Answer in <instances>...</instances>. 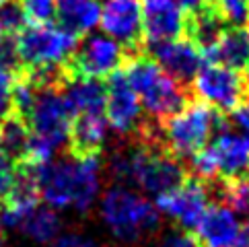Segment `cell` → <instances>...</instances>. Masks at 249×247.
I'll use <instances>...</instances> for the list:
<instances>
[{"mask_svg":"<svg viewBox=\"0 0 249 247\" xmlns=\"http://www.w3.org/2000/svg\"><path fill=\"white\" fill-rule=\"evenodd\" d=\"M37 185L50 208L72 206L78 212H89L101 188L99 159H52L37 165Z\"/></svg>","mask_w":249,"mask_h":247,"instance_id":"6da1fadb","label":"cell"},{"mask_svg":"<svg viewBox=\"0 0 249 247\" xmlns=\"http://www.w3.org/2000/svg\"><path fill=\"white\" fill-rule=\"evenodd\" d=\"M124 66V74L138 95L150 122L163 124L188 105V91L183 85L173 81L150 54L142 52L134 58H128Z\"/></svg>","mask_w":249,"mask_h":247,"instance_id":"7a4b0ae2","label":"cell"},{"mask_svg":"<svg viewBox=\"0 0 249 247\" xmlns=\"http://www.w3.org/2000/svg\"><path fill=\"white\" fill-rule=\"evenodd\" d=\"M222 130H227L222 113L202 101H194L173 118L159 124V142L167 153L183 161L206 148L212 134Z\"/></svg>","mask_w":249,"mask_h":247,"instance_id":"3957f363","label":"cell"},{"mask_svg":"<svg viewBox=\"0 0 249 247\" xmlns=\"http://www.w3.org/2000/svg\"><path fill=\"white\" fill-rule=\"evenodd\" d=\"M101 218L115 239L122 243H138L153 237L161 229V212L146 198L124 185H115L101 198Z\"/></svg>","mask_w":249,"mask_h":247,"instance_id":"277c9868","label":"cell"},{"mask_svg":"<svg viewBox=\"0 0 249 247\" xmlns=\"http://www.w3.org/2000/svg\"><path fill=\"white\" fill-rule=\"evenodd\" d=\"M128 167H130V183L150 194L163 196L177 190L188 179V169L183 163L171 153H167L159 140H140L132 146H126Z\"/></svg>","mask_w":249,"mask_h":247,"instance_id":"5b68a950","label":"cell"},{"mask_svg":"<svg viewBox=\"0 0 249 247\" xmlns=\"http://www.w3.org/2000/svg\"><path fill=\"white\" fill-rule=\"evenodd\" d=\"M78 37L54 25H25L15 35L21 68L60 66L74 52Z\"/></svg>","mask_w":249,"mask_h":247,"instance_id":"8992f818","label":"cell"},{"mask_svg":"<svg viewBox=\"0 0 249 247\" xmlns=\"http://www.w3.org/2000/svg\"><path fill=\"white\" fill-rule=\"evenodd\" d=\"M126 64V52L107 35H87L74 52L62 62L64 81L70 78H105Z\"/></svg>","mask_w":249,"mask_h":247,"instance_id":"52a82bcc","label":"cell"},{"mask_svg":"<svg viewBox=\"0 0 249 247\" xmlns=\"http://www.w3.org/2000/svg\"><path fill=\"white\" fill-rule=\"evenodd\" d=\"M192 91L198 101L210 105L216 111L233 113L245 101L247 85L235 70L220 64H204L192 81Z\"/></svg>","mask_w":249,"mask_h":247,"instance_id":"ba28073f","label":"cell"},{"mask_svg":"<svg viewBox=\"0 0 249 247\" xmlns=\"http://www.w3.org/2000/svg\"><path fill=\"white\" fill-rule=\"evenodd\" d=\"M99 23L105 35L126 52V60L142 54L146 46L142 33V0H103Z\"/></svg>","mask_w":249,"mask_h":247,"instance_id":"9c48e42d","label":"cell"},{"mask_svg":"<svg viewBox=\"0 0 249 247\" xmlns=\"http://www.w3.org/2000/svg\"><path fill=\"white\" fill-rule=\"evenodd\" d=\"M208 183L188 177L179 188L157 198V210L175 220L183 231H194L208 210Z\"/></svg>","mask_w":249,"mask_h":247,"instance_id":"30bf717a","label":"cell"},{"mask_svg":"<svg viewBox=\"0 0 249 247\" xmlns=\"http://www.w3.org/2000/svg\"><path fill=\"white\" fill-rule=\"evenodd\" d=\"M107 124L122 136H138L144 124L138 95L130 87L124 70H115L107 76V99H105Z\"/></svg>","mask_w":249,"mask_h":247,"instance_id":"8fae6325","label":"cell"},{"mask_svg":"<svg viewBox=\"0 0 249 247\" xmlns=\"http://www.w3.org/2000/svg\"><path fill=\"white\" fill-rule=\"evenodd\" d=\"M148 48H150V56L155 58L157 64L179 85L192 83L196 74L200 72V68L204 66L202 50L188 37L155 43V46Z\"/></svg>","mask_w":249,"mask_h":247,"instance_id":"7c38bea8","label":"cell"},{"mask_svg":"<svg viewBox=\"0 0 249 247\" xmlns=\"http://www.w3.org/2000/svg\"><path fill=\"white\" fill-rule=\"evenodd\" d=\"M142 33L146 46L179 39L185 33V13L177 0H142Z\"/></svg>","mask_w":249,"mask_h":247,"instance_id":"4fadbf2b","label":"cell"},{"mask_svg":"<svg viewBox=\"0 0 249 247\" xmlns=\"http://www.w3.org/2000/svg\"><path fill=\"white\" fill-rule=\"evenodd\" d=\"M241 223L239 216L225 204H212L194 229V241L198 247H237Z\"/></svg>","mask_w":249,"mask_h":247,"instance_id":"5bb4252c","label":"cell"},{"mask_svg":"<svg viewBox=\"0 0 249 247\" xmlns=\"http://www.w3.org/2000/svg\"><path fill=\"white\" fill-rule=\"evenodd\" d=\"M214 159L216 171L220 179L243 177L249 171V136L237 132L222 130L206 146Z\"/></svg>","mask_w":249,"mask_h":247,"instance_id":"9a60e30c","label":"cell"},{"mask_svg":"<svg viewBox=\"0 0 249 247\" xmlns=\"http://www.w3.org/2000/svg\"><path fill=\"white\" fill-rule=\"evenodd\" d=\"M107 140V118L103 113L74 116L68 132V151L74 159H97Z\"/></svg>","mask_w":249,"mask_h":247,"instance_id":"2e32d148","label":"cell"},{"mask_svg":"<svg viewBox=\"0 0 249 247\" xmlns=\"http://www.w3.org/2000/svg\"><path fill=\"white\" fill-rule=\"evenodd\" d=\"M210 64H220L231 70L249 66V27H225L210 48L202 52Z\"/></svg>","mask_w":249,"mask_h":247,"instance_id":"e0dca14e","label":"cell"},{"mask_svg":"<svg viewBox=\"0 0 249 247\" xmlns=\"http://www.w3.org/2000/svg\"><path fill=\"white\" fill-rule=\"evenodd\" d=\"M2 223L13 229H19L25 237H29L31 241L41 243V245L54 243L58 239V233L62 227V220L56 214V210L50 206H41V204H37L35 208L27 210V212H23L19 216L2 214Z\"/></svg>","mask_w":249,"mask_h":247,"instance_id":"ac0fdd59","label":"cell"},{"mask_svg":"<svg viewBox=\"0 0 249 247\" xmlns=\"http://www.w3.org/2000/svg\"><path fill=\"white\" fill-rule=\"evenodd\" d=\"M62 95L72 116L103 113L107 99V83L103 78H70L62 85Z\"/></svg>","mask_w":249,"mask_h":247,"instance_id":"d6986e66","label":"cell"},{"mask_svg":"<svg viewBox=\"0 0 249 247\" xmlns=\"http://www.w3.org/2000/svg\"><path fill=\"white\" fill-rule=\"evenodd\" d=\"M56 17L62 29L87 35L101 21V0H56Z\"/></svg>","mask_w":249,"mask_h":247,"instance_id":"ffe728a7","label":"cell"},{"mask_svg":"<svg viewBox=\"0 0 249 247\" xmlns=\"http://www.w3.org/2000/svg\"><path fill=\"white\" fill-rule=\"evenodd\" d=\"M29 140L31 132L19 116H13L4 122V126L0 128V151H2L11 161L23 163L29 155Z\"/></svg>","mask_w":249,"mask_h":247,"instance_id":"44dd1931","label":"cell"},{"mask_svg":"<svg viewBox=\"0 0 249 247\" xmlns=\"http://www.w3.org/2000/svg\"><path fill=\"white\" fill-rule=\"evenodd\" d=\"M218 202L229 206L237 216H249V179L245 175L235 179H222L218 185Z\"/></svg>","mask_w":249,"mask_h":247,"instance_id":"7402d4cb","label":"cell"},{"mask_svg":"<svg viewBox=\"0 0 249 247\" xmlns=\"http://www.w3.org/2000/svg\"><path fill=\"white\" fill-rule=\"evenodd\" d=\"M25 25H27V19L23 15L19 0H6L4 4H0V35L15 37Z\"/></svg>","mask_w":249,"mask_h":247,"instance_id":"603a6c76","label":"cell"},{"mask_svg":"<svg viewBox=\"0 0 249 247\" xmlns=\"http://www.w3.org/2000/svg\"><path fill=\"white\" fill-rule=\"evenodd\" d=\"M27 25H50L56 17V0H19Z\"/></svg>","mask_w":249,"mask_h":247,"instance_id":"cb8c5ba5","label":"cell"},{"mask_svg":"<svg viewBox=\"0 0 249 247\" xmlns=\"http://www.w3.org/2000/svg\"><path fill=\"white\" fill-rule=\"evenodd\" d=\"M216 11L225 23L235 27L249 25V0H216Z\"/></svg>","mask_w":249,"mask_h":247,"instance_id":"d4e9b609","label":"cell"},{"mask_svg":"<svg viewBox=\"0 0 249 247\" xmlns=\"http://www.w3.org/2000/svg\"><path fill=\"white\" fill-rule=\"evenodd\" d=\"M13 113V74L0 70V128Z\"/></svg>","mask_w":249,"mask_h":247,"instance_id":"484cf974","label":"cell"},{"mask_svg":"<svg viewBox=\"0 0 249 247\" xmlns=\"http://www.w3.org/2000/svg\"><path fill=\"white\" fill-rule=\"evenodd\" d=\"M17 177V165L0 151V202H4Z\"/></svg>","mask_w":249,"mask_h":247,"instance_id":"4316f807","label":"cell"},{"mask_svg":"<svg viewBox=\"0 0 249 247\" xmlns=\"http://www.w3.org/2000/svg\"><path fill=\"white\" fill-rule=\"evenodd\" d=\"M157 247H198L194 241L192 233L188 231H173L161 237V241L157 243Z\"/></svg>","mask_w":249,"mask_h":247,"instance_id":"83f0119b","label":"cell"},{"mask_svg":"<svg viewBox=\"0 0 249 247\" xmlns=\"http://www.w3.org/2000/svg\"><path fill=\"white\" fill-rule=\"evenodd\" d=\"M52 247H97L91 239H87L83 235H76V233H68V235H62L58 239L52 243Z\"/></svg>","mask_w":249,"mask_h":247,"instance_id":"f1b7e54d","label":"cell"},{"mask_svg":"<svg viewBox=\"0 0 249 247\" xmlns=\"http://www.w3.org/2000/svg\"><path fill=\"white\" fill-rule=\"evenodd\" d=\"M233 120H235L237 126L249 136V99H245V101L233 111Z\"/></svg>","mask_w":249,"mask_h":247,"instance_id":"f546056e","label":"cell"},{"mask_svg":"<svg viewBox=\"0 0 249 247\" xmlns=\"http://www.w3.org/2000/svg\"><path fill=\"white\" fill-rule=\"evenodd\" d=\"M237 247H249V218L245 220V225H241V231H239V241Z\"/></svg>","mask_w":249,"mask_h":247,"instance_id":"4dcf8cb0","label":"cell"},{"mask_svg":"<svg viewBox=\"0 0 249 247\" xmlns=\"http://www.w3.org/2000/svg\"><path fill=\"white\" fill-rule=\"evenodd\" d=\"M245 85H247V89H249V66H247V81H245Z\"/></svg>","mask_w":249,"mask_h":247,"instance_id":"1f68e13d","label":"cell"},{"mask_svg":"<svg viewBox=\"0 0 249 247\" xmlns=\"http://www.w3.org/2000/svg\"><path fill=\"white\" fill-rule=\"evenodd\" d=\"M0 247H6V243H4V239H0Z\"/></svg>","mask_w":249,"mask_h":247,"instance_id":"d6a6232c","label":"cell"},{"mask_svg":"<svg viewBox=\"0 0 249 247\" xmlns=\"http://www.w3.org/2000/svg\"><path fill=\"white\" fill-rule=\"evenodd\" d=\"M0 227H2V214H0Z\"/></svg>","mask_w":249,"mask_h":247,"instance_id":"836d02e7","label":"cell"},{"mask_svg":"<svg viewBox=\"0 0 249 247\" xmlns=\"http://www.w3.org/2000/svg\"><path fill=\"white\" fill-rule=\"evenodd\" d=\"M4 2H6V0H0V4H4Z\"/></svg>","mask_w":249,"mask_h":247,"instance_id":"e575fe53","label":"cell"},{"mask_svg":"<svg viewBox=\"0 0 249 247\" xmlns=\"http://www.w3.org/2000/svg\"><path fill=\"white\" fill-rule=\"evenodd\" d=\"M0 37H2V35H0Z\"/></svg>","mask_w":249,"mask_h":247,"instance_id":"d590c367","label":"cell"}]
</instances>
